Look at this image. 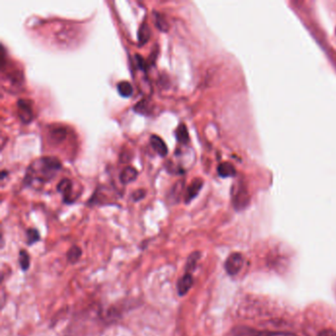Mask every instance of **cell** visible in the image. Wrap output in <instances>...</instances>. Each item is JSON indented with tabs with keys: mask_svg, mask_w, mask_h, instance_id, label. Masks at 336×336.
Instances as JSON below:
<instances>
[{
	"mask_svg": "<svg viewBox=\"0 0 336 336\" xmlns=\"http://www.w3.org/2000/svg\"><path fill=\"white\" fill-rule=\"evenodd\" d=\"M61 170L60 161L55 157H43L34 161L27 171L25 182L28 185L33 183L44 184L52 181Z\"/></svg>",
	"mask_w": 336,
	"mask_h": 336,
	"instance_id": "6da1fadb",
	"label": "cell"
},
{
	"mask_svg": "<svg viewBox=\"0 0 336 336\" xmlns=\"http://www.w3.org/2000/svg\"><path fill=\"white\" fill-rule=\"evenodd\" d=\"M245 258L244 255L240 252H234L228 256V258L225 261V270L226 272L231 275L235 276L239 274V272L242 270L244 266Z\"/></svg>",
	"mask_w": 336,
	"mask_h": 336,
	"instance_id": "7a4b0ae2",
	"label": "cell"
},
{
	"mask_svg": "<svg viewBox=\"0 0 336 336\" xmlns=\"http://www.w3.org/2000/svg\"><path fill=\"white\" fill-rule=\"evenodd\" d=\"M233 336H294L286 332H275L267 330H257L252 327L241 326L237 327L232 331Z\"/></svg>",
	"mask_w": 336,
	"mask_h": 336,
	"instance_id": "3957f363",
	"label": "cell"
},
{
	"mask_svg": "<svg viewBox=\"0 0 336 336\" xmlns=\"http://www.w3.org/2000/svg\"><path fill=\"white\" fill-rule=\"evenodd\" d=\"M18 115L24 123H29L33 119L32 103L29 100H19L17 103Z\"/></svg>",
	"mask_w": 336,
	"mask_h": 336,
	"instance_id": "277c9868",
	"label": "cell"
},
{
	"mask_svg": "<svg viewBox=\"0 0 336 336\" xmlns=\"http://www.w3.org/2000/svg\"><path fill=\"white\" fill-rule=\"evenodd\" d=\"M194 285V277L192 273H185L177 284V290H178V294L179 296L183 297L186 294H188V292L192 289Z\"/></svg>",
	"mask_w": 336,
	"mask_h": 336,
	"instance_id": "5b68a950",
	"label": "cell"
},
{
	"mask_svg": "<svg viewBox=\"0 0 336 336\" xmlns=\"http://www.w3.org/2000/svg\"><path fill=\"white\" fill-rule=\"evenodd\" d=\"M57 191L63 196L66 203H72L75 199L72 197V183L68 179H63L57 185Z\"/></svg>",
	"mask_w": 336,
	"mask_h": 336,
	"instance_id": "8992f818",
	"label": "cell"
},
{
	"mask_svg": "<svg viewBox=\"0 0 336 336\" xmlns=\"http://www.w3.org/2000/svg\"><path fill=\"white\" fill-rule=\"evenodd\" d=\"M150 144L159 156H161V157H166L167 156L168 147L161 137H159L157 135H152L150 137Z\"/></svg>",
	"mask_w": 336,
	"mask_h": 336,
	"instance_id": "52a82bcc",
	"label": "cell"
},
{
	"mask_svg": "<svg viewBox=\"0 0 336 336\" xmlns=\"http://www.w3.org/2000/svg\"><path fill=\"white\" fill-rule=\"evenodd\" d=\"M138 177V172L136 169L132 167H126L123 169L119 175V181L123 185H128L133 183Z\"/></svg>",
	"mask_w": 336,
	"mask_h": 336,
	"instance_id": "ba28073f",
	"label": "cell"
},
{
	"mask_svg": "<svg viewBox=\"0 0 336 336\" xmlns=\"http://www.w3.org/2000/svg\"><path fill=\"white\" fill-rule=\"evenodd\" d=\"M202 181L201 180H195L191 186L189 187L187 194H186V203L191 202L194 198H196V196L199 194L201 188H202Z\"/></svg>",
	"mask_w": 336,
	"mask_h": 336,
	"instance_id": "9c48e42d",
	"label": "cell"
},
{
	"mask_svg": "<svg viewBox=\"0 0 336 336\" xmlns=\"http://www.w3.org/2000/svg\"><path fill=\"white\" fill-rule=\"evenodd\" d=\"M50 137L52 141H54L55 143H60L62 141L64 140L67 136V131L64 127H61V126H56V127H53L51 130H50Z\"/></svg>",
	"mask_w": 336,
	"mask_h": 336,
	"instance_id": "30bf717a",
	"label": "cell"
},
{
	"mask_svg": "<svg viewBox=\"0 0 336 336\" xmlns=\"http://www.w3.org/2000/svg\"><path fill=\"white\" fill-rule=\"evenodd\" d=\"M175 134H176V138L181 144L186 145L190 142V135H189V132H188V129L185 123H181L178 126V128L175 131Z\"/></svg>",
	"mask_w": 336,
	"mask_h": 336,
	"instance_id": "8fae6325",
	"label": "cell"
},
{
	"mask_svg": "<svg viewBox=\"0 0 336 336\" xmlns=\"http://www.w3.org/2000/svg\"><path fill=\"white\" fill-rule=\"evenodd\" d=\"M81 255H82V250L77 246H72L66 253L67 260L71 264H75L80 259Z\"/></svg>",
	"mask_w": 336,
	"mask_h": 336,
	"instance_id": "7c38bea8",
	"label": "cell"
},
{
	"mask_svg": "<svg viewBox=\"0 0 336 336\" xmlns=\"http://www.w3.org/2000/svg\"><path fill=\"white\" fill-rule=\"evenodd\" d=\"M151 37V31L147 23H143L138 30V43L140 46L145 45Z\"/></svg>",
	"mask_w": 336,
	"mask_h": 336,
	"instance_id": "4fadbf2b",
	"label": "cell"
},
{
	"mask_svg": "<svg viewBox=\"0 0 336 336\" xmlns=\"http://www.w3.org/2000/svg\"><path fill=\"white\" fill-rule=\"evenodd\" d=\"M199 258H200V252H193L192 254H190L187 264H186V273L193 274V271L196 269V264Z\"/></svg>",
	"mask_w": 336,
	"mask_h": 336,
	"instance_id": "5bb4252c",
	"label": "cell"
},
{
	"mask_svg": "<svg viewBox=\"0 0 336 336\" xmlns=\"http://www.w3.org/2000/svg\"><path fill=\"white\" fill-rule=\"evenodd\" d=\"M117 92L123 98H128L133 93L132 85L127 81H121L117 84Z\"/></svg>",
	"mask_w": 336,
	"mask_h": 336,
	"instance_id": "9a60e30c",
	"label": "cell"
},
{
	"mask_svg": "<svg viewBox=\"0 0 336 336\" xmlns=\"http://www.w3.org/2000/svg\"><path fill=\"white\" fill-rule=\"evenodd\" d=\"M30 262H31V258H30L28 252L25 250H21L19 252V264L23 271H27L30 268Z\"/></svg>",
	"mask_w": 336,
	"mask_h": 336,
	"instance_id": "2e32d148",
	"label": "cell"
},
{
	"mask_svg": "<svg viewBox=\"0 0 336 336\" xmlns=\"http://www.w3.org/2000/svg\"><path fill=\"white\" fill-rule=\"evenodd\" d=\"M26 237H27V244L29 246H32V245L38 243L41 239L39 231L36 230V229H32V228L27 230Z\"/></svg>",
	"mask_w": 336,
	"mask_h": 336,
	"instance_id": "e0dca14e",
	"label": "cell"
},
{
	"mask_svg": "<svg viewBox=\"0 0 336 336\" xmlns=\"http://www.w3.org/2000/svg\"><path fill=\"white\" fill-rule=\"evenodd\" d=\"M218 173L221 177L223 178H228V177H231L234 175L235 173V170L232 167L231 164L229 163H223L221 164L219 167H218Z\"/></svg>",
	"mask_w": 336,
	"mask_h": 336,
	"instance_id": "ac0fdd59",
	"label": "cell"
},
{
	"mask_svg": "<svg viewBox=\"0 0 336 336\" xmlns=\"http://www.w3.org/2000/svg\"><path fill=\"white\" fill-rule=\"evenodd\" d=\"M155 24L156 27L161 30L162 32H167L169 30V25L166 19L160 13L155 12Z\"/></svg>",
	"mask_w": 336,
	"mask_h": 336,
	"instance_id": "d6986e66",
	"label": "cell"
},
{
	"mask_svg": "<svg viewBox=\"0 0 336 336\" xmlns=\"http://www.w3.org/2000/svg\"><path fill=\"white\" fill-rule=\"evenodd\" d=\"M144 196H145V192L143 190H138V191L133 193L132 198H133L134 201H138V200L142 199Z\"/></svg>",
	"mask_w": 336,
	"mask_h": 336,
	"instance_id": "ffe728a7",
	"label": "cell"
},
{
	"mask_svg": "<svg viewBox=\"0 0 336 336\" xmlns=\"http://www.w3.org/2000/svg\"><path fill=\"white\" fill-rule=\"evenodd\" d=\"M318 336H336V331L333 329H324L318 334Z\"/></svg>",
	"mask_w": 336,
	"mask_h": 336,
	"instance_id": "44dd1931",
	"label": "cell"
}]
</instances>
